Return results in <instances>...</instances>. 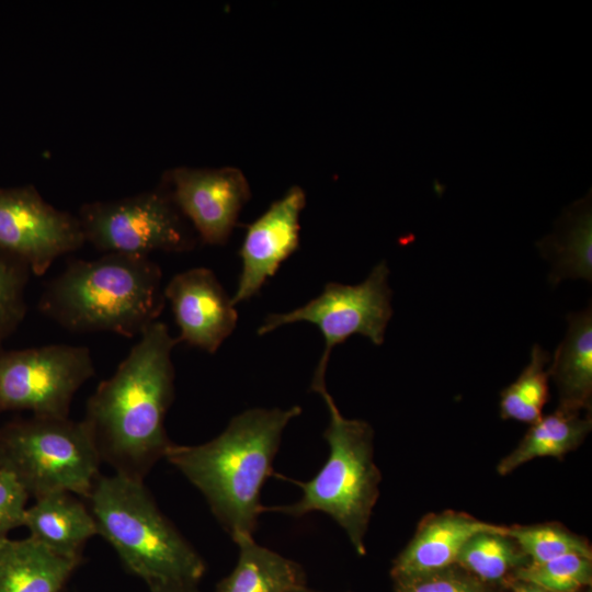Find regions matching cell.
<instances>
[{
    "mask_svg": "<svg viewBox=\"0 0 592 592\" xmlns=\"http://www.w3.org/2000/svg\"><path fill=\"white\" fill-rule=\"evenodd\" d=\"M178 343L158 320L87 401L81 421L114 474L144 480L173 444L164 421L174 398L172 351Z\"/></svg>",
    "mask_w": 592,
    "mask_h": 592,
    "instance_id": "obj_1",
    "label": "cell"
},
{
    "mask_svg": "<svg viewBox=\"0 0 592 592\" xmlns=\"http://www.w3.org/2000/svg\"><path fill=\"white\" fill-rule=\"evenodd\" d=\"M300 413L298 406L249 409L206 443H173L164 458L204 496L231 538L253 535L263 508L261 490L273 475L283 432Z\"/></svg>",
    "mask_w": 592,
    "mask_h": 592,
    "instance_id": "obj_2",
    "label": "cell"
},
{
    "mask_svg": "<svg viewBox=\"0 0 592 592\" xmlns=\"http://www.w3.org/2000/svg\"><path fill=\"white\" fill-rule=\"evenodd\" d=\"M166 304L160 266L150 257L102 253L75 260L47 282L38 311L73 333L140 337Z\"/></svg>",
    "mask_w": 592,
    "mask_h": 592,
    "instance_id": "obj_3",
    "label": "cell"
},
{
    "mask_svg": "<svg viewBox=\"0 0 592 592\" xmlns=\"http://www.w3.org/2000/svg\"><path fill=\"white\" fill-rule=\"evenodd\" d=\"M98 534L114 548L126 570L150 584H198L206 565L161 512L144 480L99 476L86 499Z\"/></svg>",
    "mask_w": 592,
    "mask_h": 592,
    "instance_id": "obj_4",
    "label": "cell"
},
{
    "mask_svg": "<svg viewBox=\"0 0 592 592\" xmlns=\"http://www.w3.org/2000/svg\"><path fill=\"white\" fill-rule=\"evenodd\" d=\"M311 390L321 396L329 412V423L323 432L329 446L328 458L310 480L289 479L301 490L298 501L287 505L263 506L262 512H277L294 517L310 512L326 513L344 530L355 551L363 556L382 479L374 460V430L366 421L345 418L326 385Z\"/></svg>",
    "mask_w": 592,
    "mask_h": 592,
    "instance_id": "obj_5",
    "label": "cell"
},
{
    "mask_svg": "<svg viewBox=\"0 0 592 592\" xmlns=\"http://www.w3.org/2000/svg\"><path fill=\"white\" fill-rule=\"evenodd\" d=\"M101 463L82 421L32 415L0 426V467L35 499L54 492L87 499Z\"/></svg>",
    "mask_w": 592,
    "mask_h": 592,
    "instance_id": "obj_6",
    "label": "cell"
},
{
    "mask_svg": "<svg viewBox=\"0 0 592 592\" xmlns=\"http://www.w3.org/2000/svg\"><path fill=\"white\" fill-rule=\"evenodd\" d=\"M86 243L102 253L149 257L186 252L196 235L163 185L135 195L84 203L78 213Z\"/></svg>",
    "mask_w": 592,
    "mask_h": 592,
    "instance_id": "obj_7",
    "label": "cell"
},
{
    "mask_svg": "<svg viewBox=\"0 0 592 592\" xmlns=\"http://www.w3.org/2000/svg\"><path fill=\"white\" fill-rule=\"evenodd\" d=\"M389 269L385 261L373 267L360 284L344 285L330 282L322 293L305 305L269 315L258 329L263 335L295 322H309L320 330L325 349L314 373L311 388L326 384V371L332 350L353 334H361L375 345L385 339L392 316Z\"/></svg>",
    "mask_w": 592,
    "mask_h": 592,
    "instance_id": "obj_8",
    "label": "cell"
},
{
    "mask_svg": "<svg viewBox=\"0 0 592 592\" xmlns=\"http://www.w3.org/2000/svg\"><path fill=\"white\" fill-rule=\"evenodd\" d=\"M94 373L88 346L0 348V413L27 410L36 417L69 418L76 392Z\"/></svg>",
    "mask_w": 592,
    "mask_h": 592,
    "instance_id": "obj_9",
    "label": "cell"
},
{
    "mask_svg": "<svg viewBox=\"0 0 592 592\" xmlns=\"http://www.w3.org/2000/svg\"><path fill=\"white\" fill-rule=\"evenodd\" d=\"M86 244L77 215L58 209L31 184L0 187V248L23 260L35 276Z\"/></svg>",
    "mask_w": 592,
    "mask_h": 592,
    "instance_id": "obj_10",
    "label": "cell"
},
{
    "mask_svg": "<svg viewBox=\"0 0 592 592\" xmlns=\"http://www.w3.org/2000/svg\"><path fill=\"white\" fill-rule=\"evenodd\" d=\"M177 208L206 244L229 239L251 191L243 172L235 167H177L162 180Z\"/></svg>",
    "mask_w": 592,
    "mask_h": 592,
    "instance_id": "obj_11",
    "label": "cell"
},
{
    "mask_svg": "<svg viewBox=\"0 0 592 592\" xmlns=\"http://www.w3.org/2000/svg\"><path fill=\"white\" fill-rule=\"evenodd\" d=\"M305 205L306 193L294 185L247 227L239 250L241 272L231 297L235 306L255 296L297 250L299 219Z\"/></svg>",
    "mask_w": 592,
    "mask_h": 592,
    "instance_id": "obj_12",
    "label": "cell"
},
{
    "mask_svg": "<svg viewBox=\"0 0 592 592\" xmlns=\"http://www.w3.org/2000/svg\"><path fill=\"white\" fill-rule=\"evenodd\" d=\"M164 297L180 331L179 342L214 354L236 328L232 299L207 267L172 276L164 286Z\"/></svg>",
    "mask_w": 592,
    "mask_h": 592,
    "instance_id": "obj_13",
    "label": "cell"
},
{
    "mask_svg": "<svg viewBox=\"0 0 592 592\" xmlns=\"http://www.w3.org/2000/svg\"><path fill=\"white\" fill-rule=\"evenodd\" d=\"M506 530V526L483 522L464 512L448 510L430 514L392 561L391 578L396 581L452 567L473 536Z\"/></svg>",
    "mask_w": 592,
    "mask_h": 592,
    "instance_id": "obj_14",
    "label": "cell"
},
{
    "mask_svg": "<svg viewBox=\"0 0 592 592\" xmlns=\"http://www.w3.org/2000/svg\"><path fill=\"white\" fill-rule=\"evenodd\" d=\"M81 560L31 536L0 538V592H61Z\"/></svg>",
    "mask_w": 592,
    "mask_h": 592,
    "instance_id": "obj_15",
    "label": "cell"
},
{
    "mask_svg": "<svg viewBox=\"0 0 592 592\" xmlns=\"http://www.w3.org/2000/svg\"><path fill=\"white\" fill-rule=\"evenodd\" d=\"M23 526L34 539L60 555L73 558H82L86 543L98 534L89 506L69 492L36 498L26 508Z\"/></svg>",
    "mask_w": 592,
    "mask_h": 592,
    "instance_id": "obj_16",
    "label": "cell"
},
{
    "mask_svg": "<svg viewBox=\"0 0 592 592\" xmlns=\"http://www.w3.org/2000/svg\"><path fill=\"white\" fill-rule=\"evenodd\" d=\"M559 394L558 408L591 412L592 311L568 315V330L548 368Z\"/></svg>",
    "mask_w": 592,
    "mask_h": 592,
    "instance_id": "obj_17",
    "label": "cell"
},
{
    "mask_svg": "<svg viewBox=\"0 0 592 592\" xmlns=\"http://www.w3.org/2000/svg\"><path fill=\"white\" fill-rule=\"evenodd\" d=\"M232 540L239 549L237 563L215 592H293L306 585V573L298 562L259 545L252 535H238Z\"/></svg>",
    "mask_w": 592,
    "mask_h": 592,
    "instance_id": "obj_18",
    "label": "cell"
},
{
    "mask_svg": "<svg viewBox=\"0 0 592 592\" xmlns=\"http://www.w3.org/2000/svg\"><path fill=\"white\" fill-rule=\"evenodd\" d=\"M543 255L551 259L554 271L550 281L592 277V213L591 190L577 200L557 221L554 234L537 242Z\"/></svg>",
    "mask_w": 592,
    "mask_h": 592,
    "instance_id": "obj_19",
    "label": "cell"
},
{
    "mask_svg": "<svg viewBox=\"0 0 592 592\" xmlns=\"http://www.w3.org/2000/svg\"><path fill=\"white\" fill-rule=\"evenodd\" d=\"M591 426L590 413L557 408L532 423L517 446L499 462L497 471L504 476L538 457L561 458L580 446Z\"/></svg>",
    "mask_w": 592,
    "mask_h": 592,
    "instance_id": "obj_20",
    "label": "cell"
},
{
    "mask_svg": "<svg viewBox=\"0 0 592 592\" xmlns=\"http://www.w3.org/2000/svg\"><path fill=\"white\" fill-rule=\"evenodd\" d=\"M550 362L547 351L535 344L531 351L530 363L520 376L500 394V414L524 423H534L542 417V411L549 396L546 365Z\"/></svg>",
    "mask_w": 592,
    "mask_h": 592,
    "instance_id": "obj_21",
    "label": "cell"
},
{
    "mask_svg": "<svg viewBox=\"0 0 592 592\" xmlns=\"http://www.w3.org/2000/svg\"><path fill=\"white\" fill-rule=\"evenodd\" d=\"M506 532H485L473 536L464 545L456 563L481 582L502 580L510 570L526 563V556Z\"/></svg>",
    "mask_w": 592,
    "mask_h": 592,
    "instance_id": "obj_22",
    "label": "cell"
},
{
    "mask_svg": "<svg viewBox=\"0 0 592 592\" xmlns=\"http://www.w3.org/2000/svg\"><path fill=\"white\" fill-rule=\"evenodd\" d=\"M506 535L514 540L531 562H545L565 555L591 557L589 543L560 525L536 524L508 527Z\"/></svg>",
    "mask_w": 592,
    "mask_h": 592,
    "instance_id": "obj_23",
    "label": "cell"
},
{
    "mask_svg": "<svg viewBox=\"0 0 592 592\" xmlns=\"http://www.w3.org/2000/svg\"><path fill=\"white\" fill-rule=\"evenodd\" d=\"M592 578L591 557L570 554L545 562H526L515 570V579L551 592H577Z\"/></svg>",
    "mask_w": 592,
    "mask_h": 592,
    "instance_id": "obj_24",
    "label": "cell"
},
{
    "mask_svg": "<svg viewBox=\"0 0 592 592\" xmlns=\"http://www.w3.org/2000/svg\"><path fill=\"white\" fill-rule=\"evenodd\" d=\"M31 275L23 260L0 248V348L26 316L25 292Z\"/></svg>",
    "mask_w": 592,
    "mask_h": 592,
    "instance_id": "obj_25",
    "label": "cell"
},
{
    "mask_svg": "<svg viewBox=\"0 0 592 592\" xmlns=\"http://www.w3.org/2000/svg\"><path fill=\"white\" fill-rule=\"evenodd\" d=\"M395 592H483L480 580L455 565L394 581Z\"/></svg>",
    "mask_w": 592,
    "mask_h": 592,
    "instance_id": "obj_26",
    "label": "cell"
},
{
    "mask_svg": "<svg viewBox=\"0 0 592 592\" xmlns=\"http://www.w3.org/2000/svg\"><path fill=\"white\" fill-rule=\"evenodd\" d=\"M29 493L18 479L0 467V538L23 526Z\"/></svg>",
    "mask_w": 592,
    "mask_h": 592,
    "instance_id": "obj_27",
    "label": "cell"
},
{
    "mask_svg": "<svg viewBox=\"0 0 592 592\" xmlns=\"http://www.w3.org/2000/svg\"><path fill=\"white\" fill-rule=\"evenodd\" d=\"M150 592H200L193 583H156L149 585Z\"/></svg>",
    "mask_w": 592,
    "mask_h": 592,
    "instance_id": "obj_28",
    "label": "cell"
},
{
    "mask_svg": "<svg viewBox=\"0 0 592 592\" xmlns=\"http://www.w3.org/2000/svg\"><path fill=\"white\" fill-rule=\"evenodd\" d=\"M511 588H512V592H551L543 588H539L537 585H534L524 581H520L516 579L511 583Z\"/></svg>",
    "mask_w": 592,
    "mask_h": 592,
    "instance_id": "obj_29",
    "label": "cell"
},
{
    "mask_svg": "<svg viewBox=\"0 0 592 592\" xmlns=\"http://www.w3.org/2000/svg\"><path fill=\"white\" fill-rule=\"evenodd\" d=\"M293 592H319V591H315V590H311V589H308L306 585L300 588V589H297Z\"/></svg>",
    "mask_w": 592,
    "mask_h": 592,
    "instance_id": "obj_30",
    "label": "cell"
}]
</instances>
